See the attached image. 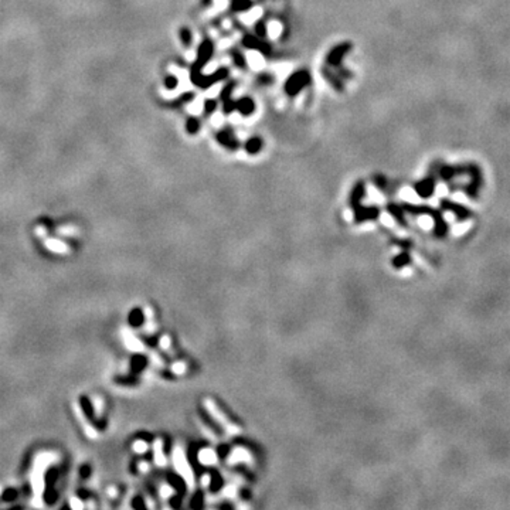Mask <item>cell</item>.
<instances>
[{
	"label": "cell",
	"instance_id": "6da1fadb",
	"mask_svg": "<svg viewBox=\"0 0 510 510\" xmlns=\"http://www.w3.org/2000/svg\"><path fill=\"white\" fill-rule=\"evenodd\" d=\"M204 405H206L207 411L210 413V416L213 417L214 420L217 421L218 425L223 427V429H224L226 432L231 434V435H237V434L241 432V431H240V427H237L236 424H233V422L228 420V417H226L223 414V411L220 410V407L214 403V401L207 398V400H204Z\"/></svg>",
	"mask_w": 510,
	"mask_h": 510
},
{
	"label": "cell",
	"instance_id": "7a4b0ae2",
	"mask_svg": "<svg viewBox=\"0 0 510 510\" xmlns=\"http://www.w3.org/2000/svg\"><path fill=\"white\" fill-rule=\"evenodd\" d=\"M310 83V77H309L308 71H298L295 74H292L288 81L285 84V91L286 94L294 96L300 92L302 88H305L308 84Z\"/></svg>",
	"mask_w": 510,
	"mask_h": 510
},
{
	"label": "cell",
	"instance_id": "3957f363",
	"mask_svg": "<svg viewBox=\"0 0 510 510\" xmlns=\"http://www.w3.org/2000/svg\"><path fill=\"white\" fill-rule=\"evenodd\" d=\"M173 462H175V466H176V469L179 471V474L181 475L183 479L186 480V483H187L189 486L194 485V472H193V469L190 468L189 462H187V459H186L183 451H180V450H176V451H175V453H173Z\"/></svg>",
	"mask_w": 510,
	"mask_h": 510
},
{
	"label": "cell",
	"instance_id": "277c9868",
	"mask_svg": "<svg viewBox=\"0 0 510 510\" xmlns=\"http://www.w3.org/2000/svg\"><path fill=\"white\" fill-rule=\"evenodd\" d=\"M211 54H213V44H211V41H209V40L203 41L202 46L199 48V59L196 61V64L193 65V68L194 70H202L203 65L210 60Z\"/></svg>",
	"mask_w": 510,
	"mask_h": 510
},
{
	"label": "cell",
	"instance_id": "5b68a950",
	"mask_svg": "<svg viewBox=\"0 0 510 510\" xmlns=\"http://www.w3.org/2000/svg\"><path fill=\"white\" fill-rule=\"evenodd\" d=\"M349 50H350V44H340V46L333 48L332 51L328 54V59H326L328 64L334 65V67H339L340 62H342V60H343V56L349 51Z\"/></svg>",
	"mask_w": 510,
	"mask_h": 510
},
{
	"label": "cell",
	"instance_id": "8992f818",
	"mask_svg": "<svg viewBox=\"0 0 510 510\" xmlns=\"http://www.w3.org/2000/svg\"><path fill=\"white\" fill-rule=\"evenodd\" d=\"M242 44L247 48L258 50V51H261L264 54H270V51H271V50H270V46H268L267 43L261 41L260 37H254L247 34V36L244 37V40H242Z\"/></svg>",
	"mask_w": 510,
	"mask_h": 510
},
{
	"label": "cell",
	"instance_id": "52a82bcc",
	"mask_svg": "<svg viewBox=\"0 0 510 510\" xmlns=\"http://www.w3.org/2000/svg\"><path fill=\"white\" fill-rule=\"evenodd\" d=\"M217 141L221 143L223 146L228 148V149H237L238 145H240L230 129H224V131L218 132V133H217Z\"/></svg>",
	"mask_w": 510,
	"mask_h": 510
},
{
	"label": "cell",
	"instance_id": "ba28073f",
	"mask_svg": "<svg viewBox=\"0 0 510 510\" xmlns=\"http://www.w3.org/2000/svg\"><path fill=\"white\" fill-rule=\"evenodd\" d=\"M251 461V455L245 448H236L234 451L230 453L228 456V463L230 465H236V463L241 462H249Z\"/></svg>",
	"mask_w": 510,
	"mask_h": 510
},
{
	"label": "cell",
	"instance_id": "9c48e42d",
	"mask_svg": "<svg viewBox=\"0 0 510 510\" xmlns=\"http://www.w3.org/2000/svg\"><path fill=\"white\" fill-rule=\"evenodd\" d=\"M233 88H234V84H227V87L223 90V92H221V99L224 101V112H226V114H230V112H233V111L236 109V102L231 101Z\"/></svg>",
	"mask_w": 510,
	"mask_h": 510
},
{
	"label": "cell",
	"instance_id": "30bf717a",
	"mask_svg": "<svg viewBox=\"0 0 510 510\" xmlns=\"http://www.w3.org/2000/svg\"><path fill=\"white\" fill-rule=\"evenodd\" d=\"M199 461L206 466H211L218 461L217 452L213 451L211 448H203L202 451L199 452Z\"/></svg>",
	"mask_w": 510,
	"mask_h": 510
},
{
	"label": "cell",
	"instance_id": "8fae6325",
	"mask_svg": "<svg viewBox=\"0 0 510 510\" xmlns=\"http://www.w3.org/2000/svg\"><path fill=\"white\" fill-rule=\"evenodd\" d=\"M254 108L255 107H254V102H252L251 98H241L240 101L236 102V109L240 111L241 115H244V117L251 115L254 112Z\"/></svg>",
	"mask_w": 510,
	"mask_h": 510
},
{
	"label": "cell",
	"instance_id": "7c38bea8",
	"mask_svg": "<svg viewBox=\"0 0 510 510\" xmlns=\"http://www.w3.org/2000/svg\"><path fill=\"white\" fill-rule=\"evenodd\" d=\"M322 74H323V77L329 81V83L332 84L333 87L337 90V91H342L343 90V84H342V81H340V78L339 77H336L334 74H333L332 71H329V68H323L322 70Z\"/></svg>",
	"mask_w": 510,
	"mask_h": 510
},
{
	"label": "cell",
	"instance_id": "4fadbf2b",
	"mask_svg": "<svg viewBox=\"0 0 510 510\" xmlns=\"http://www.w3.org/2000/svg\"><path fill=\"white\" fill-rule=\"evenodd\" d=\"M262 149V141L260 138H251L245 143V150L251 154L258 153Z\"/></svg>",
	"mask_w": 510,
	"mask_h": 510
},
{
	"label": "cell",
	"instance_id": "5bb4252c",
	"mask_svg": "<svg viewBox=\"0 0 510 510\" xmlns=\"http://www.w3.org/2000/svg\"><path fill=\"white\" fill-rule=\"evenodd\" d=\"M159 444H156V462H157V465H160V466H165L166 465V458H165V455H163V451H162V442L160 441H157Z\"/></svg>",
	"mask_w": 510,
	"mask_h": 510
},
{
	"label": "cell",
	"instance_id": "9a60e30c",
	"mask_svg": "<svg viewBox=\"0 0 510 510\" xmlns=\"http://www.w3.org/2000/svg\"><path fill=\"white\" fill-rule=\"evenodd\" d=\"M199 129H200V122H199V119L190 118L189 120H187V131H189L190 133H196V132H199Z\"/></svg>",
	"mask_w": 510,
	"mask_h": 510
},
{
	"label": "cell",
	"instance_id": "2e32d148",
	"mask_svg": "<svg viewBox=\"0 0 510 510\" xmlns=\"http://www.w3.org/2000/svg\"><path fill=\"white\" fill-rule=\"evenodd\" d=\"M231 56H233V60L236 62V65L240 67V68H244L245 67V60L242 57L241 53H237V51H231Z\"/></svg>",
	"mask_w": 510,
	"mask_h": 510
},
{
	"label": "cell",
	"instance_id": "e0dca14e",
	"mask_svg": "<svg viewBox=\"0 0 510 510\" xmlns=\"http://www.w3.org/2000/svg\"><path fill=\"white\" fill-rule=\"evenodd\" d=\"M249 6H251L249 0H234V4H233V7L236 10H245V9H248Z\"/></svg>",
	"mask_w": 510,
	"mask_h": 510
},
{
	"label": "cell",
	"instance_id": "ac0fdd59",
	"mask_svg": "<svg viewBox=\"0 0 510 510\" xmlns=\"http://www.w3.org/2000/svg\"><path fill=\"white\" fill-rule=\"evenodd\" d=\"M215 108H217V102H215L214 99H207V101L204 102V111H206V114H213L214 111H215Z\"/></svg>",
	"mask_w": 510,
	"mask_h": 510
},
{
	"label": "cell",
	"instance_id": "d6986e66",
	"mask_svg": "<svg viewBox=\"0 0 510 510\" xmlns=\"http://www.w3.org/2000/svg\"><path fill=\"white\" fill-rule=\"evenodd\" d=\"M180 38H181V41H183L186 46L190 44V41H191V34H190L189 29H181V31H180Z\"/></svg>",
	"mask_w": 510,
	"mask_h": 510
},
{
	"label": "cell",
	"instance_id": "ffe728a7",
	"mask_svg": "<svg viewBox=\"0 0 510 510\" xmlns=\"http://www.w3.org/2000/svg\"><path fill=\"white\" fill-rule=\"evenodd\" d=\"M255 30H257V34H258L260 38H264V37L267 36V26L262 23V22H258V23H257Z\"/></svg>",
	"mask_w": 510,
	"mask_h": 510
},
{
	"label": "cell",
	"instance_id": "44dd1931",
	"mask_svg": "<svg viewBox=\"0 0 510 510\" xmlns=\"http://www.w3.org/2000/svg\"><path fill=\"white\" fill-rule=\"evenodd\" d=\"M172 370H173L176 374H183V373L186 371V364H184L183 361H178V363H175V364L172 366Z\"/></svg>",
	"mask_w": 510,
	"mask_h": 510
},
{
	"label": "cell",
	"instance_id": "7402d4cb",
	"mask_svg": "<svg viewBox=\"0 0 510 510\" xmlns=\"http://www.w3.org/2000/svg\"><path fill=\"white\" fill-rule=\"evenodd\" d=\"M418 223L424 227V228H429V227L432 226V220H431V217H428V215H422V217H420Z\"/></svg>",
	"mask_w": 510,
	"mask_h": 510
},
{
	"label": "cell",
	"instance_id": "603a6c76",
	"mask_svg": "<svg viewBox=\"0 0 510 510\" xmlns=\"http://www.w3.org/2000/svg\"><path fill=\"white\" fill-rule=\"evenodd\" d=\"M166 87L170 90H175L178 87V78L175 75H170L166 78Z\"/></svg>",
	"mask_w": 510,
	"mask_h": 510
},
{
	"label": "cell",
	"instance_id": "cb8c5ba5",
	"mask_svg": "<svg viewBox=\"0 0 510 510\" xmlns=\"http://www.w3.org/2000/svg\"><path fill=\"white\" fill-rule=\"evenodd\" d=\"M260 83L265 84V85L273 83V77L270 74H262V75H260Z\"/></svg>",
	"mask_w": 510,
	"mask_h": 510
},
{
	"label": "cell",
	"instance_id": "d4e9b609",
	"mask_svg": "<svg viewBox=\"0 0 510 510\" xmlns=\"http://www.w3.org/2000/svg\"><path fill=\"white\" fill-rule=\"evenodd\" d=\"M148 450V445L145 444V442H142V441H138L136 444H135V451H138V452H145Z\"/></svg>",
	"mask_w": 510,
	"mask_h": 510
},
{
	"label": "cell",
	"instance_id": "484cf974",
	"mask_svg": "<svg viewBox=\"0 0 510 510\" xmlns=\"http://www.w3.org/2000/svg\"><path fill=\"white\" fill-rule=\"evenodd\" d=\"M173 495V489H172V486H163V489H162V496L163 498H169V496H172Z\"/></svg>",
	"mask_w": 510,
	"mask_h": 510
},
{
	"label": "cell",
	"instance_id": "4316f807",
	"mask_svg": "<svg viewBox=\"0 0 510 510\" xmlns=\"http://www.w3.org/2000/svg\"><path fill=\"white\" fill-rule=\"evenodd\" d=\"M160 344H162V347H163V349H169V347H170V344H172V342H170V339H169L167 336H165V337H162V342H160Z\"/></svg>",
	"mask_w": 510,
	"mask_h": 510
},
{
	"label": "cell",
	"instance_id": "83f0119b",
	"mask_svg": "<svg viewBox=\"0 0 510 510\" xmlns=\"http://www.w3.org/2000/svg\"><path fill=\"white\" fill-rule=\"evenodd\" d=\"M203 486H209V483H210V475H204V478H203Z\"/></svg>",
	"mask_w": 510,
	"mask_h": 510
}]
</instances>
